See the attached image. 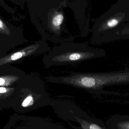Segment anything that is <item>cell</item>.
I'll list each match as a JSON object with an SVG mask.
<instances>
[{
    "label": "cell",
    "mask_w": 129,
    "mask_h": 129,
    "mask_svg": "<svg viewBox=\"0 0 129 129\" xmlns=\"http://www.w3.org/2000/svg\"><path fill=\"white\" fill-rule=\"evenodd\" d=\"M5 29V25L3 21L0 19V29Z\"/></svg>",
    "instance_id": "5"
},
{
    "label": "cell",
    "mask_w": 129,
    "mask_h": 129,
    "mask_svg": "<svg viewBox=\"0 0 129 129\" xmlns=\"http://www.w3.org/2000/svg\"><path fill=\"white\" fill-rule=\"evenodd\" d=\"M5 80L3 79L0 78V85H3L4 83Z\"/></svg>",
    "instance_id": "7"
},
{
    "label": "cell",
    "mask_w": 129,
    "mask_h": 129,
    "mask_svg": "<svg viewBox=\"0 0 129 129\" xmlns=\"http://www.w3.org/2000/svg\"><path fill=\"white\" fill-rule=\"evenodd\" d=\"M100 53L86 43L64 42L55 46L45 54L42 62L46 68L74 65L97 58Z\"/></svg>",
    "instance_id": "1"
},
{
    "label": "cell",
    "mask_w": 129,
    "mask_h": 129,
    "mask_svg": "<svg viewBox=\"0 0 129 129\" xmlns=\"http://www.w3.org/2000/svg\"><path fill=\"white\" fill-rule=\"evenodd\" d=\"M7 92V89L4 87H0V93H4Z\"/></svg>",
    "instance_id": "6"
},
{
    "label": "cell",
    "mask_w": 129,
    "mask_h": 129,
    "mask_svg": "<svg viewBox=\"0 0 129 129\" xmlns=\"http://www.w3.org/2000/svg\"><path fill=\"white\" fill-rule=\"evenodd\" d=\"M50 105L58 117L73 129H108L101 120L90 116L69 101L51 99Z\"/></svg>",
    "instance_id": "2"
},
{
    "label": "cell",
    "mask_w": 129,
    "mask_h": 129,
    "mask_svg": "<svg viewBox=\"0 0 129 129\" xmlns=\"http://www.w3.org/2000/svg\"><path fill=\"white\" fill-rule=\"evenodd\" d=\"M107 124L111 129H129V117L115 116L108 120Z\"/></svg>",
    "instance_id": "3"
},
{
    "label": "cell",
    "mask_w": 129,
    "mask_h": 129,
    "mask_svg": "<svg viewBox=\"0 0 129 129\" xmlns=\"http://www.w3.org/2000/svg\"><path fill=\"white\" fill-rule=\"evenodd\" d=\"M118 23V21L116 19H112L108 21L107 22L108 26L110 27H113L116 25Z\"/></svg>",
    "instance_id": "4"
}]
</instances>
